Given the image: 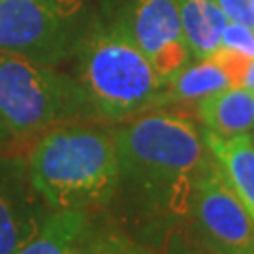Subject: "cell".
<instances>
[{
	"instance_id": "19",
	"label": "cell",
	"mask_w": 254,
	"mask_h": 254,
	"mask_svg": "<svg viewBox=\"0 0 254 254\" xmlns=\"http://www.w3.org/2000/svg\"><path fill=\"white\" fill-rule=\"evenodd\" d=\"M8 141H9V136L6 134V132H4V128L0 127V149H2V147L6 145Z\"/></svg>"
},
{
	"instance_id": "10",
	"label": "cell",
	"mask_w": 254,
	"mask_h": 254,
	"mask_svg": "<svg viewBox=\"0 0 254 254\" xmlns=\"http://www.w3.org/2000/svg\"><path fill=\"white\" fill-rule=\"evenodd\" d=\"M203 141L236 196L254 218V137L253 134L218 136L203 132Z\"/></svg>"
},
{
	"instance_id": "17",
	"label": "cell",
	"mask_w": 254,
	"mask_h": 254,
	"mask_svg": "<svg viewBox=\"0 0 254 254\" xmlns=\"http://www.w3.org/2000/svg\"><path fill=\"white\" fill-rule=\"evenodd\" d=\"M228 21H236L254 30V4L253 0H217Z\"/></svg>"
},
{
	"instance_id": "18",
	"label": "cell",
	"mask_w": 254,
	"mask_h": 254,
	"mask_svg": "<svg viewBox=\"0 0 254 254\" xmlns=\"http://www.w3.org/2000/svg\"><path fill=\"white\" fill-rule=\"evenodd\" d=\"M239 85L254 91V59H249V63H247V66H245V72H243V75H241V83H239Z\"/></svg>"
},
{
	"instance_id": "14",
	"label": "cell",
	"mask_w": 254,
	"mask_h": 254,
	"mask_svg": "<svg viewBox=\"0 0 254 254\" xmlns=\"http://www.w3.org/2000/svg\"><path fill=\"white\" fill-rule=\"evenodd\" d=\"M160 254H217L209 251L207 247L198 241L192 230H181L173 226L164 236V245Z\"/></svg>"
},
{
	"instance_id": "15",
	"label": "cell",
	"mask_w": 254,
	"mask_h": 254,
	"mask_svg": "<svg viewBox=\"0 0 254 254\" xmlns=\"http://www.w3.org/2000/svg\"><path fill=\"white\" fill-rule=\"evenodd\" d=\"M222 47L243 55L247 59H254V30L236 21H228L222 32Z\"/></svg>"
},
{
	"instance_id": "13",
	"label": "cell",
	"mask_w": 254,
	"mask_h": 254,
	"mask_svg": "<svg viewBox=\"0 0 254 254\" xmlns=\"http://www.w3.org/2000/svg\"><path fill=\"white\" fill-rule=\"evenodd\" d=\"M232 85L234 83L224 66L211 55L207 59H198L192 64H187L170 77L160 92L158 106L172 102H198L211 92L222 91Z\"/></svg>"
},
{
	"instance_id": "2",
	"label": "cell",
	"mask_w": 254,
	"mask_h": 254,
	"mask_svg": "<svg viewBox=\"0 0 254 254\" xmlns=\"http://www.w3.org/2000/svg\"><path fill=\"white\" fill-rule=\"evenodd\" d=\"M27 173L51 211L109 207L121 181L115 134L75 123L57 125L32 145Z\"/></svg>"
},
{
	"instance_id": "8",
	"label": "cell",
	"mask_w": 254,
	"mask_h": 254,
	"mask_svg": "<svg viewBox=\"0 0 254 254\" xmlns=\"http://www.w3.org/2000/svg\"><path fill=\"white\" fill-rule=\"evenodd\" d=\"M51 209L30 185L27 164L0 158V254H15L44 224Z\"/></svg>"
},
{
	"instance_id": "16",
	"label": "cell",
	"mask_w": 254,
	"mask_h": 254,
	"mask_svg": "<svg viewBox=\"0 0 254 254\" xmlns=\"http://www.w3.org/2000/svg\"><path fill=\"white\" fill-rule=\"evenodd\" d=\"M83 254H151L147 249L132 245L128 239L115 234H94Z\"/></svg>"
},
{
	"instance_id": "7",
	"label": "cell",
	"mask_w": 254,
	"mask_h": 254,
	"mask_svg": "<svg viewBox=\"0 0 254 254\" xmlns=\"http://www.w3.org/2000/svg\"><path fill=\"white\" fill-rule=\"evenodd\" d=\"M130 30L164 81L190 61L177 0H134Z\"/></svg>"
},
{
	"instance_id": "5",
	"label": "cell",
	"mask_w": 254,
	"mask_h": 254,
	"mask_svg": "<svg viewBox=\"0 0 254 254\" xmlns=\"http://www.w3.org/2000/svg\"><path fill=\"white\" fill-rule=\"evenodd\" d=\"M83 0H0V51L55 66L85 44Z\"/></svg>"
},
{
	"instance_id": "12",
	"label": "cell",
	"mask_w": 254,
	"mask_h": 254,
	"mask_svg": "<svg viewBox=\"0 0 254 254\" xmlns=\"http://www.w3.org/2000/svg\"><path fill=\"white\" fill-rule=\"evenodd\" d=\"M190 59H207L222 47L228 17L217 0H177Z\"/></svg>"
},
{
	"instance_id": "3",
	"label": "cell",
	"mask_w": 254,
	"mask_h": 254,
	"mask_svg": "<svg viewBox=\"0 0 254 254\" xmlns=\"http://www.w3.org/2000/svg\"><path fill=\"white\" fill-rule=\"evenodd\" d=\"M77 83L92 115L109 121H125L158 106L166 85L127 25L94 32L85 40Z\"/></svg>"
},
{
	"instance_id": "9",
	"label": "cell",
	"mask_w": 254,
	"mask_h": 254,
	"mask_svg": "<svg viewBox=\"0 0 254 254\" xmlns=\"http://www.w3.org/2000/svg\"><path fill=\"white\" fill-rule=\"evenodd\" d=\"M96 232L87 211H51L15 254H83Z\"/></svg>"
},
{
	"instance_id": "20",
	"label": "cell",
	"mask_w": 254,
	"mask_h": 254,
	"mask_svg": "<svg viewBox=\"0 0 254 254\" xmlns=\"http://www.w3.org/2000/svg\"><path fill=\"white\" fill-rule=\"evenodd\" d=\"M253 4H254V0H253Z\"/></svg>"
},
{
	"instance_id": "21",
	"label": "cell",
	"mask_w": 254,
	"mask_h": 254,
	"mask_svg": "<svg viewBox=\"0 0 254 254\" xmlns=\"http://www.w3.org/2000/svg\"><path fill=\"white\" fill-rule=\"evenodd\" d=\"M253 137H254V134H253Z\"/></svg>"
},
{
	"instance_id": "1",
	"label": "cell",
	"mask_w": 254,
	"mask_h": 254,
	"mask_svg": "<svg viewBox=\"0 0 254 254\" xmlns=\"http://www.w3.org/2000/svg\"><path fill=\"white\" fill-rule=\"evenodd\" d=\"M117 198L151 228L172 230L190 217L196 181L211 160L203 134L189 117L154 109L117 128Z\"/></svg>"
},
{
	"instance_id": "11",
	"label": "cell",
	"mask_w": 254,
	"mask_h": 254,
	"mask_svg": "<svg viewBox=\"0 0 254 254\" xmlns=\"http://www.w3.org/2000/svg\"><path fill=\"white\" fill-rule=\"evenodd\" d=\"M196 111L205 130L218 136L254 132V91L241 85L203 96L196 102Z\"/></svg>"
},
{
	"instance_id": "4",
	"label": "cell",
	"mask_w": 254,
	"mask_h": 254,
	"mask_svg": "<svg viewBox=\"0 0 254 254\" xmlns=\"http://www.w3.org/2000/svg\"><path fill=\"white\" fill-rule=\"evenodd\" d=\"M92 115L77 79L53 66L0 51V127L11 137H32Z\"/></svg>"
},
{
	"instance_id": "6",
	"label": "cell",
	"mask_w": 254,
	"mask_h": 254,
	"mask_svg": "<svg viewBox=\"0 0 254 254\" xmlns=\"http://www.w3.org/2000/svg\"><path fill=\"white\" fill-rule=\"evenodd\" d=\"M192 234L217 254H254V218L211 156L192 196Z\"/></svg>"
}]
</instances>
